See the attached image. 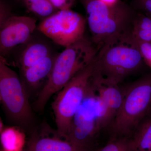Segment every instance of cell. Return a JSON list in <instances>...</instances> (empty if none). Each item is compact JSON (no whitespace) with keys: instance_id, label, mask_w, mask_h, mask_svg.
Masks as SVG:
<instances>
[{"instance_id":"1","label":"cell","mask_w":151,"mask_h":151,"mask_svg":"<svg viewBox=\"0 0 151 151\" xmlns=\"http://www.w3.org/2000/svg\"><path fill=\"white\" fill-rule=\"evenodd\" d=\"M144 63L130 33L111 41L98 50L94 78L102 84L119 85L139 71Z\"/></svg>"},{"instance_id":"2","label":"cell","mask_w":151,"mask_h":151,"mask_svg":"<svg viewBox=\"0 0 151 151\" xmlns=\"http://www.w3.org/2000/svg\"><path fill=\"white\" fill-rule=\"evenodd\" d=\"M97 52L92 40L84 35L58 53L49 78L34 103V110L43 113L51 96L60 91L79 71L90 64Z\"/></svg>"},{"instance_id":"3","label":"cell","mask_w":151,"mask_h":151,"mask_svg":"<svg viewBox=\"0 0 151 151\" xmlns=\"http://www.w3.org/2000/svg\"><path fill=\"white\" fill-rule=\"evenodd\" d=\"M91 40L97 50L111 40L131 32L137 14L121 1L108 6L99 0H82Z\"/></svg>"},{"instance_id":"4","label":"cell","mask_w":151,"mask_h":151,"mask_svg":"<svg viewBox=\"0 0 151 151\" xmlns=\"http://www.w3.org/2000/svg\"><path fill=\"white\" fill-rule=\"evenodd\" d=\"M123 88V102L111 126V138H131L145 117L151 113V72Z\"/></svg>"},{"instance_id":"5","label":"cell","mask_w":151,"mask_h":151,"mask_svg":"<svg viewBox=\"0 0 151 151\" xmlns=\"http://www.w3.org/2000/svg\"><path fill=\"white\" fill-rule=\"evenodd\" d=\"M95 60L60 91L52 103L57 134L60 137L65 139L76 112L93 84Z\"/></svg>"},{"instance_id":"6","label":"cell","mask_w":151,"mask_h":151,"mask_svg":"<svg viewBox=\"0 0 151 151\" xmlns=\"http://www.w3.org/2000/svg\"><path fill=\"white\" fill-rule=\"evenodd\" d=\"M0 99L9 119L24 130L32 131L34 123L29 95L15 71L0 57Z\"/></svg>"},{"instance_id":"7","label":"cell","mask_w":151,"mask_h":151,"mask_svg":"<svg viewBox=\"0 0 151 151\" xmlns=\"http://www.w3.org/2000/svg\"><path fill=\"white\" fill-rule=\"evenodd\" d=\"M86 21L78 13L58 10L42 20L37 30L52 42L66 47L84 36Z\"/></svg>"},{"instance_id":"8","label":"cell","mask_w":151,"mask_h":151,"mask_svg":"<svg viewBox=\"0 0 151 151\" xmlns=\"http://www.w3.org/2000/svg\"><path fill=\"white\" fill-rule=\"evenodd\" d=\"M90 89L76 112L65 139L83 148L95 151L100 131L97 126V95Z\"/></svg>"},{"instance_id":"9","label":"cell","mask_w":151,"mask_h":151,"mask_svg":"<svg viewBox=\"0 0 151 151\" xmlns=\"http://www.w3.org/2000/svg\"><path fill=\"white\" fill-rule=\"evenodd\" d=\"M37 26L34 18L12 16L0 26V57L5 58L17 47L27 42Z\"/></svg>"},{"instance_id":"10","label":"cell","mask_w":151,"mask_h":151,"mask_svg":"<svg viewBox=\"0 0 151 151\" xmlns=\"http://www.w3.org/2000/svg\"><path fill=\"white\" fill-rule=\"evenodd\" d=\"M93 82L97 100V126L101 130L111 127L121 108L124 94L123 88L118 85Z\"/></svg>"},{"instance_id":"11","label":"cell","mask_w":151,"mask_h":151,"mask_svg":"<svg viewBox=\"0 0 151 151\" xmlns=\"http://www.w3.org/2000/svg\"><path fill=\"white\" fill-rule=\"evenodd\" d=\"M24 44L17 57L16 64L19 70L32 66L55 52L50 41L45 36H35Z\"/></svg>"},{"instance_id":"12","label":"cell","mask_w":151,"mask_h":151,"mask_svg":"<svg viewBox=\"0 0 151 151\" xmlns=\"http://www.w3.org/2000/svg\"><path fill=\"white\" fill-rule=\"evenodd\" d=\"M58 54L54 52L32 66L19 70L20 78L28 95L46 84Z\"/></svg>"},{"instance_id":"13","label":"cell","mask_w":151,"mask_h":151,"mask_svg":"<svg viewBox=\"0 0 151 151\" xmlns=\"http://www.w3.org/2000/svg\"><path fill=\"white\" fill-rule=\"evenodd\" d=\"M23 151H91L70 142L58 134L42 135L33 131Z\"/></svg>"},{"instance_id":"14","label":"cell","mask_w":151,"mask_h":151,"mask_svg":"<svg viewBox=\"0 0 151 151\" xmlns=\"http://www.w3.org/2000/svg\"><path fill=\"white\" fill-rule=\"evenodd\" d=\"M131 139V151H151V113L136 128Z\"/></svg>"},{"instance_id":"15","label":"cell","mask_w":151,"mask_h":151,"mask_svg":"<svg viewBox=\"0 0 151 151\" xmlns=\"http://www.w3.org/2000/svg\"><path fill=\"white\" fill-rule=\"evenodd\" d=\"M19 128L7 127L1 132L0 139L3 151H23L26 143L25 135Z\"/></svg>"},{"instance_id":"16","label":"cell","mask_w":151,"mask_h":151,"mask_svg":"<svg viewBox=\"0 0 151 151\" xmlns=\"http://www.w3.org/2000/svg\"><path fill=\"white\" fill-rule=\"evenodd\" d=\"M30 12L42 20L46 18L57 12L50 0H22Z\"/></svg>"},{"instance_id":"17","label":"cell","mask_w":151,"mask_h":151,"mask_svg":"<svg viewBox=\"0 0 151 151\" xmlns=\"http://www.w3.org/2000/svg\"><path fill=\"white\" fill-rule=\"evenodd\" d=\"M95 151H131L130 138H111L105 145Z\"/></svg>"},{"instance_id":"18","label":"cell","mask_w":151,"mask_h":151,"mask_svg":"<svg viewBox=\"0 0 151 151\" xmlns=\"http://www.w3.org/2000/svg\"><path fill=\"white\" fill-rule=\"evenodd\" d=\"M132 36L134 42L140 52L144 62L151 68V42L140 41L136 39L132 35Z\"/></svg>"},{"instance_id":"19","label":"cell","mask_w":151,"mask_h":151,"mask_svg":"<svg viewBox=\"0 0 151 151\" xmlns=\"http://www.w3.org/2000/svg\"><path fill=\"white\" fill-rule=\"evenodd\" d=\"M12 9L4 0L0 1V26L4 24L12 16Z\"/></svg>"},{"instance_id":"20","label":"cell","mask_w":151,"mask_h":151,"mask_svg":"<svg viewBox=\"0 0 151 151\" xmlns=\"http://www.w3.org/2000/svg\"><path fill=\"white\" fill-rule=\"evenodd\" d=\"M58 10L69 9L75 4L76 0H50Z\"/></svg>"},{"instance_id":"21","label":"cell","mask_w":151,"mask_h":151,"mask_svg":"<svg viewBox=\"0 0 151 151\" xmlns=\"http://www.w3.org/2000/svg\"><path fill=\"white\" fill-rule=\"evenodd\" d=\"M138 7L147 12V15L151 16V0H136Z\"/></svg>"},{"instance_id":"22","label":"cell","mask_w":151,"mask_h":151,"mask_svg":"<svg viewBox=\"0 0 151 151\" xmlns=\"http://www.w3.org/2000/svg\"><path fill=\"white\" fill-rule=\"evenodd\" d=\"M108 6H113L117 4L120 0H99Z\"/></svg>"},{"instance_id":"23","label":"cell","mask_w":151,"mask_h":151,"mask_svg":"<svg viewBox=\"0 0 151 151\" xmlns=\"http://www.w3.org/2000/svg\"><path fill=\"white\" fill-rule=\"evenodd\" d=\"M147 16H149V15H147ZM149 16L150 17H151V16Z\"/></svg>"},{"instance_id":"24","label":"cell","mask_w":151,"mask_h":151,"mask_svg":"<svg viewBox=\"0 0 151 151\" xmlns=\"http://www.w3.org/2000/svg\"></svg>"}]
</instances>
